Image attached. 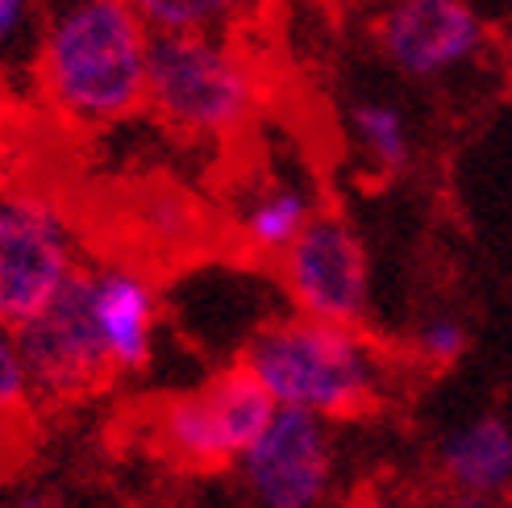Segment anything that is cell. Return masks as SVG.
Listing matches in <instances>:
<instances>
[{
  "label": "cell",
  "instance_id": "cell-1",
  "mask_svg": "<svg viewBox=\"0 0 512 508\" xmlns=\"http://www.w3.org/2000/svg\"><path fill=\"white\" fill-rule=\"evenodd\" d=\"M150 55L155 30L130 0H46L30 88L71 130H113L146 109Z\"/></svg>",
  "mask_w": 512,
  "mask_h": 508
},
{
  "label": "cell",
  "instance_id": "cell-2",
  "mask_svg": "<svg viewBox=\"0 0 512 508\" xmlns=\"http://www.w3.org/2000/svg\"><path fill=\"white\" fill-rule=\"evenodd\" d=\"M275 409H296L329 425L371 413L388 396L392 363L367 325L275 313L238 359Z\"/></svg>",
  "mask_w": 512,
  "mask_h": 508
},
{
  "label": "cell",
  "instance_id": "cell-3",
  "mask_svg": "<svg viewBox=\"0 0 512 508\" xmlns=\"http://www.w3.org/2000/svg\"><path fill=\"white\" fill-rule=\"evenodd\" d=\"M267 71L238 34L155 38L146 113L192 142H234L267 109Z\"/></svg>",
  "mask_w": 512,
  "mask_h": 508
},
{
  "label": "cell",
  "instance_id": "cell-4",
  "mask_svg": "<svg viewBox=\"0 0 512 508\" xmlns=\"http://www.w3.org/2000/svg\"><path fill=\"white\" fill-rule=\"evenodd\" d=\"M84 267L80 230L55 196L0 184V321L30 325Z\"/></svg>",
  "mask_w": 512,
  "mask_h": 508
},
{
  "label": "cell",
  "instance_id": "cell-5",
  "mask_svg": "<svg viewBox=\"0 0 512 508\" xmlns=\"http://www.w3.org/2000/svg\"><path fill=\"white\" fill-rule=\"evenodd\" d=\"M271 417L275 400L259 388V379L242 363H229L200 388L163 400L150 417V442L175 467L234 471V463L263 434Z\"/></svg>",
  "mask_w": 512,
  "mask_h": 508
},
{
  "label": "cell",
  "instance_id": "cell-6",
  "mask_svg": "<svg viewBox=\"0 0 512 508\" xmlns=\"http://www.w3.org/2000/svg\"><path fill=\"white\" fill-rule=\"evenodd\" d=\"M234 479L250 508H334L342 479L334 425L275 409L267 429L234 463Z\"/></svg>",
  "mask_w": 512,
  "mask_h": 508
},
{
  "label": "cell",
  "instance_id": "cell-7",
  "mask_svg": "<svg viewBox=\"0 0 512 508\" xmlns=\"http://www.w3.org/2000/svg\"><path fill=\"white\" fill-rule=\"evenodd\" d=\"M371 42L400 80L446 84L488 55L492 30L475 0H383Z\"/></svg>",
  "mask_w": 512,
  "mask_h": 508
},
{
  "label": "cell",
  "instance_id": "cell-8",
  "mask_svg": "<svg viewBox=\"0 0 512 508\" xmlns=\"http://www.w3.org/2000/svg\"><path fill=\"white\" fill-rule=\"evenodd\" d=\"M275 284L292 313L367 325L371 317V259L358 230L321 209V217L275 259Z\"/></svg>",
  "mask_w": 512,
  "mask_h": 508
},
{
  "label": "cell",
  "instance_id": "cell-9",
  "mask_svg": "<svg viewBox=\"0 0 512 508\" xmlns=\"http://www.w3.org/2000/svg\"><path fill=\"white\" fill-rule=\"evenodd\" d=\"M80 275L71 279L67 292L50 304L42 317L17 329L25 367H30L34 400H46V404H67V400L92 396L96 388H105L113 379V367L105 359V350H100L96 325L88 313V296H84Z\"/></svg>",
  "mask_w": 512,
  "mask_h": 508
},
{
  "label": "cell",
  "instance_id": "cell-10",
  "mask_svg": "<svg viewBox=\"0 0 512 508\" xmlns=\"http://www.w3.org/2000/svg\"><path fill=\"white\" fill-rule=\"evenodd\" d=\"M80 279L113 379L142 375L155 363L159 329H163V292L155 275L130 259H100L88 263Z\"/></svg>",
  "mask_w": 512,
  "mask_h": 508
},
{
  "label": "cell",
  "instance_id": "cell-11",
  "mask_svg": "<svg viewBox=\"0 0 512 508\" xmlns=\"http://www.w3.org/2000/svg\"><path fill=\"white\" fill-rule=\"evenodd\" d=\"M321 217V196L300 171H263L234 196L229 225L234 238L254 259H279L309 225Z\"/></svg>",
  "mask_w": 512,
  "mask_h": 508
},
{
  "label": "cell",
  "instance_id": "cell-12",
  "mask_svg": "<svg viewBox=\"0 0 512 508\" xmlns=\"http://www.w3.org/2000/svg\"><path fill=\"white\" fill-rule=\"evenodd\" d=\"M438 475L450 496L504 500L512 492V421L483 413L438 442Z\"/></svg>",
  "mask_w": 512,
  "mask_h": 508
},
{
  "label": "cell",
  "instance_id": "cell-13",
  "mask_svg": "<svg viewBox=\"0 0 512 508\" xmlns=\"http://www.w3.org/2000/svg\"><path fill=\"white\" fill-rule=\"evenodd\" d=\"M346 142L367 171L375 175H404L417 159V130L404 105L383 96H358L346 105Z\"/></svg>",
  "mask_w": 512,
  "mask_h": 508
},
{
  "label": "cell",
  "instance_id": "cell-14",
  "mask_svg": "<svg viewBox=\"0 0 512 508\" xmlns=\"http://www.w3.org/2000/svg\"><path fill=\"white\" fill-rule=\"evenodd\" d=\"M142 21L167 34H242L263 13L267 0H130Z\"/></svg>",
  "mask_w": 512,
  "mask_h": 508
},
{
  "label": "cell",
  "instance_id": "cell-15",
  "mask_svg": "<svg viewBox=\"0 0 512 508\" xmlns=\"http://www.w3.org/2000/svg\"><path fill=\"white\" fill-rule=\"evenodd\" d=\"M42 13L46 0H0V84L5 80L30 84Z\"/></svg>",
  "mask_w": 512,
  "mask_h": 508
},
{
  "label": "cell",
  "instance_id": "cell-16",
  "mask_svg": "<svg viewBox=\"0 0 512 508\" xmlns=\"http://www.w3.org/2000/svg\"><path fill=\"white\" fill-rule=\"evenodd\" d=\"M467 350H471L467 325L450 313L425 317L413 329V338H408V354H413V363H421L425 371H450Z\"/></svg>",
  "mask_w": 512,
  "mask_h": 508
},
{
  "label": "cell",
  "instance_id": "cell-17",
  "mask_svg": "<svg viewBox=\"0 0 512 508\" xmlns=\"http://www.w3.org/2000/svg\"><path fill=\"white\" fill-rule=\"evenodd\" d=\"M30 404H34V384L21 354V334L0 321V425L21 417Z\"/></svg>",
  "mask_w": 512,
  "mask_h": 508
},
{
  "label": "cell",
  "instance_id": "cell-18",
  "mask_svg": "<svg viewBox=\"0 0 512 508\" xmlns=\"http://www.w3.org/2000/svg\"><path fill=\"white\" fill-rule=\"evenodd\" d=\"M350 508H425L421 500H413L408 492H392V488H371L367 496H358Z\"/></svg>",
  "mask_w": 512,
  "mask_h": 508
},
{
  "label": "cell",
  "instance_id": "cell-19",
  "mask_svg": "<svg viewBox=\"0 0 512 508\" xmlns=\"http://www.w3.org/2000/svg\"><path fill=\"white\" fill-rule=\"evenodd\" d=\"M442 508H500L496 500H483V496H450L446 492V504Z\"/></svg>",
  "mask_w": 512,
  "mask_h": 508
},
{
  "label": "cell",
  "instance_id": "cell-20",
  "mask_svg": "<svg viewBox=\"0 0 512 508\" xmlns=\"http://www.w3.org/2000/svg\"><path fill=\"white\" fill-rule=\"evenodd\" d=\"M346 5H375V9H379L383 0H346Z\"/></svg>",
  "mask_w": 512,
  "mask_h": 508
}]
</instances>
